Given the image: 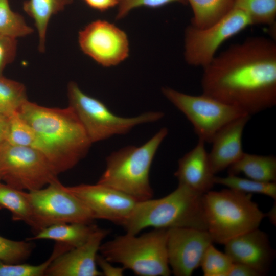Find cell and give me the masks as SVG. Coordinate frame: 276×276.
I'll list each match as a JSON object with an SVG mask.
<instances>
[{"label":"cell","instance_id":"cell-1","mask_svg":"<svg viewBox=\"0 0 276 276\" xmlns=\"http://www.w3.org/2000/svg\"><path fill=\"white\" fill-rule=\"evenodd\" d=\"M203 68L202 94L251 116L276 105V43L253 37L231 45Z\"/></svg>","mask_w":276,"mask_h":276},{"label":"cell","instance_id":"cell-2","mask_svg":"<svg viewBox=\"0 0 276 276\" xmlns=\"http://www.w3.org/2000/svg\"><path fill=\"white\" fill-rule=\"evenodd\" d=\"M18 114L35 131L38 150L59 174L75 166L92 144L74 110L51 108L27 101Z\"/></svg>","mask_w":276,"mask_h":276},{"label":"cell","instance_id":"cell-3","mask_svg":"<svg viewBox=\"0 0 276 276\" xmlns=\"http://www.w3.org/2000/svg\"><path fill=\"white\" fill-rule=\"evenodd\" d=\"M203 194L178 184L175 190L162 198L137 201L122 226L127 233L133 235L148 227L206 230Z\"/></svg>","mask_w":276,"mask_h":276},{"label":"cell","instance_id":"cell-4","mask_svg":"<svg viewBox=\"0 0 276 276\" xmlns=\"http://www.w3.org/2000/svg\"><path fill=\"white\" fill-rule=\"evenodd\" d=\"M168 134V129L163 127L143 145L128 146L111 153L106 159L105 169L97 182L126 194L138 201L152 198L150 168Z\"/></svg>","mask_w":276,"mask_h":276},{"label":"cell","instance_id":"cell-5","mask_svg":"<svg viewBox=\"0 0 276 276\" xmlns=\"http://www.w3.org/2000/svg\"><path fill=\"white\" fill-rule=\"evenodd\" d=\"M206 231L213 242L224 244L240 235L259 228L266 214L252 200V194L230 189L203 194Z\"/></svg>","mask_w":276,"mask_h":276},{"label":"cell","instance_id":"cell-6","mask_svg":"<svg viewBox=\"0 0 276 276\" xmlns=\"http://www.w3.org/2000/svg\"><path fill=\"white\" fill-rule=\"evenodd\" d=\"M168 229L154 228L142 234L126 233L101 244L99 251L106 260L122 265L139 276H169Z\"/></svg>","mask_w":276,"mask_h":276},{"label":"cell","instance_id":"cell-7","mask_svg":"<svg viewBox=\"0 0 276 276\" xmlns=\"http://www.w3.org/2000/svg\"><path fill=\"white\" fill-rule=\"evenodd\" d=\"M67 90L68 106L75 111L92 144L125 134L139 125L158 121L164 116L161 111H149L134 117H119L101 101L82 91L76 82H70Z\"/></svg>","mask_w":276,"mask_h":276},{"label":"cell","instance_id":"cell-8","mask_svg":"<svg viewBox=\"0 0 276 276\" xmlns=\"http://www.w3.org/2000/svg\"><path fill=\"white\" fill-rule=\"evenodd\" d=\"M44 154L30 147L8 142L0 148V179L20 190L41 189L58 179Z\"/></svg>","mask_w":276,"mask_h":276},{"label":"cell","instance_id":"cell-9","mask_svg":"<svg viewBox=\"0 0 276 276\" xmlns=\"http://www.w3.org/2000/svg\"><path fill=\"white\" fill-rule=\"evenodd\" d=\"M164 96L190 121L198 140L211 143L216 133L232 121L248 115L238 108L202 94L191 95L169 87Z\"/></svg>","mask_w":276,"mask_h":276},{"label":"cell","instance_id":"cell-10","mask_svg":"<svg viewBox=\"0 0 276 276\" xmlns=\"http://www.w3.org/2000/svg\"><path fill=\"white\" fill-rule=\"evenodd\" d=\"M252 25L243 11L233 8L211 26L199 28L190 25L185 31L184 57L190 65L203 68L216 56L225 41Z\"/></svg>","mask_w":276,"mask_h":276},{"label":"cell","instance_id":"cell-11","mask_svg":"<svg viewBox=\"0 0 276 276\" xmlns=\"http://www.w3.org/2000/svg\"><path fill=\"white\" fill-rule=\"evenodd\" d=\"M27 196L39 232L54 224H91L95 219L83 202L67 191L58 179L45 188L28 191Z\"/></svg>","mask_w":276,"mask_h":276},{"label":"cell","instance_id":"cell-12","mask_svg":"<svg viewBox=\"0 0 276 276\" xmlns=\"http://www.w3.org/2000/svg\"><path fill=\"white\" fill-rule=\"evenodd\" d=\"M78 42L82 52L104 67L116 65L129 55L126 34L104 20L94 21L79 31Z\"/></svg>","mask_w":276,"mask_h":276},{"label":"cell","instance_id":"cell-13","mask_svg":"<svg viewBox=\"0 0 276 276\" xmlns=\"http://www.w3.org/2000/svg\"><path fill=\"white\" fill-rule=\"evenodd\" d=\"M213 239L206 230L190 227L168 229L167 249L171 273L190 276L200 266L203 255Z\"/></svg>","mask_w":276,"mask_h":276},{"label":"cell","instance_id":"cell-14","mask_svg":"<svg viewBox=\"0 0 276 276\" xmlns=\"http://www.w3.org/2000/svg\"><path fill=\"white\" fill-rule=\"evenodd\" d=\"M65 187L83 202L95 219L106 220L121 226L138 201L126 194L98 182Z\"/></svg>","mask_w":276,"mask_h":276},{"label":"cell","instance_id":"cell-15","mask_svg":"<svg viewBox=\"0 0 276 276\" xmlns=\"http://www.w3.org/2000/svg\"><path fill=\"white\" fill-rule=\"evenodd\" d=\"M109 231L98 227L87 240L58 256L47 269L48 276H101L97 268L96 258L102 241Z\"/></svg>","mask_w":276,"mask_h":276},{"label":"cell","instance_id":"cell-16","mask_svg":"<svg viewBox=\"0 0 276 276\" xmlns=\"http://www.w3.org/2000/svg\"><path fill=\"white\" fill-rule=\"evenodd\" d=\"M224 245L225 252L233 263L245 264L261 276L267 274L275 257L267 235L259 228L232 238Z\"/></svg>","mask_w":276,"mask_h":276},{"label":"cell","instance_id":"cell-17","mask_svg":"<svg viewBox=\"0 0 276 276\" xmlns=\"http://www.w3.org/2000/svg\"><path fill=\"white\" fill-rule=\"evenodd\" d=\"M250 117L245 115L232 121L213 137L208 156L211 170L215 175L227 169L244 153L243 133Z\"/></svg>","mask_w":276,"mask_h":276},{"label":"cell","instance_id":"cell-18","mask_svg":"<svg viewBox=\"0 0 276 276\" xmlns=\"http://www.w3.org/2000/svg\"><path fill=\"white\" fill-rule=\"evenodd\" d=\"M205 142L198 140L196 145L181 157L174 173L179 185L204 194L215 185V175L210 164Z\"/></svg>","mask_w":276,"mask_h":276},{"label":"cell","instance_id":"cell-19","mask_svg":"<svg viewBox=\"0 0 276 276\" xmlns=\"http://www.w3.org/2000/svg\"><path fill=\"white\" fill-rule=\"evenodd\" d=\"M228 175L244 174L247 178L261 182L276 181V157L244 152L242 156L227 168Z\"/></svg>","mask_w":276,"mask_h":276},{"label":"cell","instance_id":"cell-20","mask_svg":"<svg viewBox=\"0 0 276 276\" xmlns=\"http://www.w3.org/2000/svg\"><path fill=\"white\" fill-rule=\"evenodd\" d=\"M91 224L68 223L49 226L26 240L32 241L39 239H50L64 244L72 248L85 243L97 228Z\"/></svg>","mask_w":276,"mask_h":276},{"label":"cell","instance_id":"cell-21","mask_svg":"<svg viewBox=\"0 0 276 276\" xmlns=\"http://www.w3.org/2000/svg\"><path fill=\"white\" fill-rule=\"evenodd\" d=\"M73 0H27L23 3L24 11L34 21L38 37V50L45 51V36L51 17L64 10Z\"/></svg>","mask_w":276,"mask_h":276},{"label":"cell","instance_id":"cell-22","mask_svg":"<svg viewBox=\"0 0 276 276\" xmlns=\"http://www.w3.org/2000/svg\"><path fill=\"white\" fill-rule=\"evenodd\" d=\"M6 209L15 221H22L35 234L39 232L27 192L13 188L0 181V210Z\"/></svg>","mask_w":276,"mask_h":276},{"label":"cell","instance_id":"cell-23","mask_svg":"<svg viewBox=\"0 0 276 276\" xmlns=\"http://www.w3.org/2000/svg\"><path fill=\"white\" fill-rule=\"evenodd\" d=\"M193 11L191 23L199 28L209 27L233 8L234 0H186Z\"/></svg>","mask_w":276,"mask_h":276},{"label":"cell","instance_id":"cell-24","mask_svg":"<svg viewBox=\"0 0 276 276\" xmlns=\"http://www.w3.org/2000/svg\"><path fill=\"white\" fill-rule=\"evenodd\" d=\"M28 101L25 85L0 76V113L10 117Z\"/></svg>","mask_w":276,"mask_h":276},{"label":"cell","instance_id":"cell-25","mask_svg":"<svg viewBox=\"0 0 276 276\" xmlns=\"http://www.w3.org/2000/svg\"><path fill=\"white\" fill-rule=\"evenodd\" d=\"M233 8L245 12L252 25L275 24L276 0H234Z\"/></svg>","mask_w":276,"mask_h":276},{"label":"cell","instance_id":"cell-26","mask_svg":"<svg viewBox=\"0 0 276 276\" xmlns=\"http://www.w3.org/2000/svg\"><path fill=\"white\" fill-rule=\"evenodd\" d=\"M73 248L64 244L56 242L50 257L38 265L9 264L0 261V276H42L53 260L60 255Z\"/></svg>","mask_w":276,"mask_h":276},{"label":"cell","instance_id":"cell-27","mask_svg":"<svg viewBox=\"0 0 276 276\" xmlns=\"http://www.w3.org/2000/svg\"><path fill=\"white\" fill-rule=\"evenodd\" d=\"M215 184L224 186L228 189L246 194H261L276 199L275 182H266L250 178L240 177L237 175H228L226 177H214Z\"/></svg>","mask_w":276,"mask_h":276},{"label":"cell","instance_id":"cell-28","mask_svg":"<svg viewBox=\"0 0 276 276\" xmlns=\"http://www.w3.org/2000/svg\"><path fill=\"white\" fill-rule=\"evenodd\" d=\"M33 32L24 17L11 9L8 0H0V34L17 39Z\"/></svg>","mask_w":276,"mask_h":276},{"label":"cell","instance_id":"cell-29","mask_svg":"<svg viewBox=\"0 0 276 276\" xmlns=\"http://www.w3.org/2000/svg\"><path fill=\"white\" fill-rule=\"evenodd\" d=\"M10 129L8 143L17 146L38 149V140L33 128L16 112L9 117Z\"/></svg>","mask_w":276,"mask_h":276},{"label":"cell","instance_id":"cell-30","mask_svg":"<svg viewBox=\"0 0 276 276\" xmlns=\"http://www.w3.org/2000/svg\"><path fill=\"white\" fill-rule=\"evenodd\" d=\"M233 263L225 252L218 250L212 244L205 251L200 266L204 276H227Z\"/></svg>","mask_w":276,"mask_h":276},{"label":"cell","instance_id":"cell-31","mask_svg":"<svg viewBox=\"0 0 276 276\" xmlns=\"http://www.w3.org/2000/svg\"><path fill=\"white\" fill-rule=\"evenodd\" d=\"M33 244L28 241H14L0 236V261L16 264L30 255Z\"/></svg>","mask_w":276,"mask_h":276},{"label":"cell","instance_id":"cell-32","mask_svg":"<svg viewBox=\"0 0 276 276\" xmlns=\"http://www.w3.org/2000/svg\"><path fill=\"white\" fill-rule=\"evenodd\" d=\"M118 12L116 19H122L132 9L145 7L151 8L162 7L169 4L177 3L187 4L186 0H117Z\"/></svg>","mask_w":276,"mask_h":276},{"label":"cell","instance_id":"cell-33","mask_svg":"<svg viewBox=\"0 0 276 276\" xmlns=\"http://www.w3.org/2000/svg\"><path fill=\"white\" fill-rule=\"evenodd\" d=\"M17 45L16 38L0 34V76H3L6 66L14 61Z\"/></svg>","mask_w":276,"mask_h":276},{"label":"cell","instance_id":"cell-34","mask_svg":"<svg viewBox=\"0 0 276 276\" xmlns=\"http://www.w3.org/2000/svg\"><path fill=\"white\" fill-rule=\"evenodd\" d=\"M96 263L101 270L103 275L121 276L123 275L125 269L121 267L113 266L102 256L98 255L96 258Z\"/></svg>","mask_w":276,"mask_h":276},{"label":"cell","instance_id":"cell-35","mask_svg":"<svg viewBox=\"0 0 276 276\" xmlns=\"http://www.w3.org/2000/svg\"><path fill=\"white\" fill-rule=\"evenodd\" d=\"M227 276H261L251 267L242 263H233Z\"/></svg>","mask_w":276,"mask_h":276},{"label":"cell","instance_id":"cell-36","mask_svg":"<svg viewBox=\"0 0 276 276\" xmlns=\"http://www.w3.org/2000/svg\"><path fill=\"white\" fill-rule=\"evenodd\" d=\"M90 8L99 11H105L118 5L117 0H83Z\"/></svg>","mask_w":276,"mask_h":276},{"label":"cell","instance_id":"cell-37","mask_svg":"<svg viewBox=\"0 0 276 276\" xmlns=\"http://www.w3.org/2000/svg\"><path fill=\"white\" fill-rule=\"evenodd\" d=\"M9 129V117L0 113V148L8 142Z\"/></svg>","mask_w":276,"mask_h":276},{"label":"cell","instance_id":"cell-38","mask_svg":"<svg viewBox=\"0 0 276 276\" xmlns=\"http://www.w3.org/2000/svg\"><path fill=\"white\" fill-rule=\"evenodd\" d=\"M266 216L269 218L270 221L273 224H275V204L273 205V207L269 213L266 214Z\"/></svg>","mask_w":276,"mask_h":276},{"label":"cell","instance_id":"cell-39","mask_svg":"<svg viewBox=\"0 0 276 276\" xmlns=\"http://www.w3.org/2000/svg\"><path fill=\"white\" fill-rule=\"evenodd\" d=\"M0 181H1V179H0Z\"/></svg>","mask_w":276,"mask_h":276}]
</instances>
